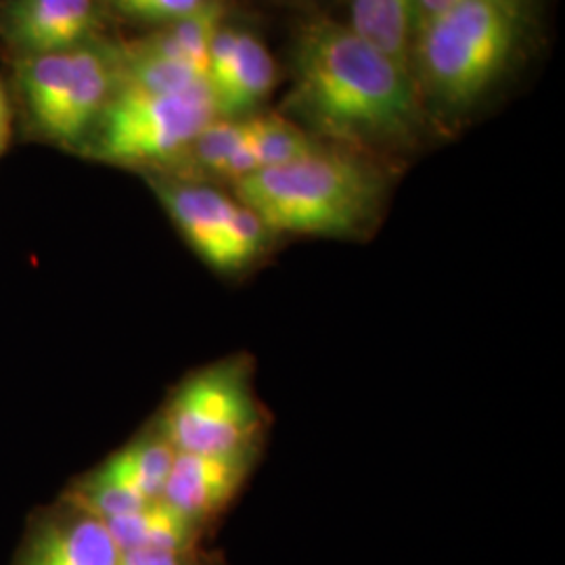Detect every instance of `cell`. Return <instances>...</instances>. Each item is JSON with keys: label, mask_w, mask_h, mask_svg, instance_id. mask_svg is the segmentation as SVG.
I'll return each mask as SVG.
<instances>
[{"label": "cell", "mask_w": 565, "mask_h": 565, "mask_svg": "<svg viewBox=\"0 0 565 565\" xmlns=\"http://www.w3.org/2000/svg\"><path fill=\"white\" fill-rule=\"evenodd\" d=\"M277 78V65L256 36L239 32L237 55L226 81L212 93L216 114L235 118L249 111L270 93Z\"/></svg>", "instance_id": "7c38bea8"}, {"label": "cell", "mask_w": 565, "mask_h": 565, "mask_svg": "<svg viewBox=\"0 0 565 565\" xmlns=\"http://www.w3.org/2000/svg\"><path fill=\"white\" fill-rule=\"evenodd\" d=\"M264 445L226 452H177L162 499L210 530L239 499L263 457Z\"/></svg>", "instance_id": "8992f818"}, {"label": "cell", "mask_w": 565, "mask_h": 565, "mask_svg": "<svg viewBox=\"0 0 565 565\" xmlns=\"http://www.w3.org/2000/svg\"><path fill=\"white\" fill-rule=\"evenodd\" d=\"M457 0H417V9H415V30L419 25H424L425 21L436 18L440 11H445L446 7L455 4ZM415 34V32H413Z\"/></svg>", "instance_id": "44dd1931"}, {"label": "cell", "mask_w": 565, "mask_h": 565, "mask_svg": "<svg viewBox=\"0 0 565 565\" xmlns=\"http://www.w3.org/2000/svg\"><path fill=\"white\" fill-rule=\"evenodd\" d=\"M7 32L30 55L67 51L81 44L95 23L93 0H11Z\"/></svg>", "instance_id": "9c48e42d"}, {"label": "cell", "mask_w": 565, "mask_h": 565, "mask_svg": "<svg viewBox=\"0 0 565 565\" xmlns=\"http://www.w3.org/2000/svg\"><path fill=\"white\" fill-rule=\"evenodd\" d=\"M417 0H350L348 25L390 57L406 63Z\"/></svg>", "instance_id": "9a60e30c"}, {"label": "cell", "mask_w": 565, "mask_h": 565, "mask_svg": "<svg viewBox=\"0 0 565 565\" xmlns=\"http://www.w3.org/2000/svg\"><path fill=\"white\" fill-rule=\"evenodd\" d=\"M156 189L191 249L210 268L231 275L228 247L237 200L195 181H160Z\"/></svg>", "instance_id": "52a82bcc"}, {"label": "cell", "mask_w": 565, "mask_h": 565, "mask_svg": "<svg viewBox=\"0 0 565 565\" xmlns=\"http://www.w3.org/2000/svg\"><path fill=\"white\" fill-rule=\"evenodd\" d=\"M221 28H223L221 2L205 0L202 7H198L181 20L170 21V25L163 32L142 41L141 44L145 49L160 53L163 57H172V60L193 65L205 76L210 44Z\"/></svg>", "instance_id": "2e32d148"}, {"label": "cell", "mask_w": 565, "mask_h": 565, "mask_svg": "<svg viewBox=\"0 0 565 565\" xmlns=\"http://www.w3.org/2000/svg\"><path fill=\"white\" fill-rule=\"evenodd\" d=\"M72 78V49L30 55L21 70V86L34 120L57 141Z\"/></svg>", "instance_id": "4fadbf2b"}, {"label": "cell", "mask_w": 565, "mask_h": 565, "mask_svg": "<svg viewBox=\"0 0 565 565\" xmlns=\"http://www.w3.org/2000/svg\"><path fill=\"white\" fill-rule=\"evenodd\" d=\"M245 128L260 170L296 162L321 147V142L285 116L249 118L245 120Z\"/></svg>", "instance_id": "e0dca14e"}, {"label": "cell", "mask_w": 565, "mask_h": 565, "mask_svg": "<svg viewBox=\"0 0 565 565\" xmlns=\"http://www.w3.org/2000/svg\"><path fill=\"white\" fill-rule=\"evenodd\" d=\"M118 7L132 18L147 21L181 20L202 7L205 0H116Z\"/></svg>", "instance_id": "d6986e66"}, {"label": "cell", "mask_w": 565, "mask_h": 565, "mask_svg": "<svg viewBox=\"0 0 565 565\" xmlns=\"http://www.w3.org/2000/svg\"><path fill=\"white\" fill-rule=\"evenodd\" d=\"M7 132H9V103H7L4 88L0 86V151L7 141Z\"/></svg>", "instance_id": "7402d4cb"}, {"label": "cell", "mask_w": 565, "mask_h": 565, "mask_svg": "<svg viewBox=\"0 0 565 565\" xmlns=\"http://www.w3.org/2000/svg\"><path fill=\"white\" fill-rule=\"evenodd\" d=\"M214 118L218 114L207 82L174 95L114 88L95 124V153L128 166L177 162Z\"/></svg>", "instance_id": "5b68a950"}, {"label": "cell", "mask_w": 565, "mask_h": 565, "mask_svg": "<svg viewBox=\"0 0 565 565\" xmlns=\"http://www.w3.org/2000/svg\"><path fill=\"white\" fill-rule=\"evenodd\" d=\"M270 425L254 361L235 354L182 382L163 408L158 431L177 452H226L264 445Z\"/></svg>", "instance_id": "277c9868"}, {"label": "cell", "mask_w": 565, "mask_h": 565, "mask_svg": "<svg viewBox=\"0 0 565 565\" xmlns=\"http://www.w3.org/2000/svg\"><path fill=\"white\" fill-rule=\"evenodd\" d=\"M174 459L177 450L156 427L151 434L124 446L95 471V476L137 492L145 501H156L162 499Z\"/></svg>", "instance_id": "8fae6325"}, {"label": "cell", "mask_w": 565, "mask_h": 565, "mask_svg": "<svg viewBox=\"0 0 565 565\" xmlns=\"http://www.w3.org/2000/svg\"><path fill=\"white\" fill-rule=\"evenodd\" d=\"M245 120H231V118H214L195 141L186 147V151L179 158V162L189 163L202 177L221 179L224 163L231 153L242 145L245 139Z\"/></svg>", "instance_id": "ac0fdd59"}, {"label": "cell", "mask_w": 565, "mask_h": 565, "mask_svg": "<svg viewBox=\"0 0 565 565\" xmlns=\"http://www.w3.org/2000/svg\"><path fill=\"white\" fill-rule=\"evenodd\" d=\"M114 88L149 95L186 93L207 82L193 65L153 53L145 49L141 42L128 49L121 60H114Z\"/></svg>", "instance_id": "5bb4252c"}, {"label": "cell", "mask_w": 565, "mask_h": 565, "mask_svg": "<svg viewBox=\"0 0 565 565\" xmlns=\"http://www.w3.org/2000/svg\"><path fill=\"white\" fill-rule=\"evenodd\" d=\"M390 181L369 156L321 145L296 162L235 182V200L279 235L361 239L373 233Z\"/></svg>", "instance_id": "7a4b0ae2"}, {"label": "cell", "mask_w": 565, "mask_h": 565, "mask_svg": "<svg viewBox=\"0 0 565 565\" xmlns=\"http://www.w3.org/2000/svg\"><path fill=\"white\" fill-rule=\"evenodd\" d=\"M120 548L102 520L67 505L32 527L15 565H118Z\"/></svg>", "instance_id": "ba28073f"}, {"label": "cell", "mask_w": 565, "mask_h": 565, "mask_svg": "<svg viewBox=\"0 0 565 565\" xmlns=\"http://www.w3.org/2000/svg\"><path fill=\"white\" fill-rule=\"evenodd\" d=\"M524 30V0H457L415 30L422 102L448 116L471 109L501 78Z\"/></svg>", "instance_id": "3957f363"}, {"label": "cell", "mask_w": 565, "mask_h": 565, "mask_svg": "<svg viewBox=\"0 0 565 565\" xmlns=\"http://www.w3.org/2000/svg\"><path fill=\"white\" fill-rule=\"evenodd\" d=\"M107 530L116 546L124 551L151 548V551H174L193 553L202 551L205 530L163 499H156L135 513L107 522Z\"/></svg>", "instance_id": "30bf717a"}, {"label": "cell", "mask_w": 565, "mask_h": 565, "mask_svg": "<svg viewBox=\"0 0 565 565\" xmlns=\"http://www.w3.org/2000/svg\"><path fill=\"white\" fill-rule=\"evenodd\" d=\"M285 109L310 137L375 160L419 139L424 102L406 63L364 41L348 23L306 25L294 51Z\"/></svg>", "instance_id": "6da1fadb"}, {"label": "cell", "mask_w": 565, "mask_h": 565, "mask_svg": "<svg viewBox=\"0 0 565 565\" xmlns=\"http://www.w3.org/2000/svg\"><path fill=\"white\" fill-rule=\"evenodd\" d=\"M202 551H193V553L151 551V548L124 551V553H120L118 565H191L195 562V557H198Z\"/></svg>", "instance_id": "ffe728a7"}, {"label": "cell", "mask_w": 565, "mask_h": 565, "mask_svg": "<svg viewBox=\"0 0 565 565\" xmlns=\"http://www.w3.org/2000/svg\"><path fill=\"white\" fill-rule=\"evenodd\" d=\"M191 565H228L223 557V553H210V551H202L195 562Z\"/></svg>", "instance_id": "603a6c76"}]
</instances>
